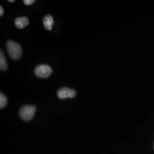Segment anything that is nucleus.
I'll return each mask as SVG.
<instances>
[{
	"instance_id": "1",
	"label": "nucleus",
	"mask_w": 154,
	"mask_h": 154,
	"mask_svg": "<svg viewBox=\"0 0 154 154\" xmlns=\"http://www.w3.org/2000/svg\"><path fill=\"white\" fill-rule=\"evenodd\" d=\"M6 50L8 54L13 60H16L21 57L22 50L21 46L13 41H8L6 43Z\"/></svg>"
},
{
	"instance_id": "2",
	"label": "nucleus",
	"mask_w": 154,
	"mask_h": 154,
	"mask_svg": "<svg viewBox=\"0 0 154 154\" xmlns=\"http://www.w3.org/2000/svg\"><path fill=\"white\" fill-rule=\"evenodd\" d=\"M36 111V107L32 105L23 106L20 111V116L23 120L29 121L33 118Z\"/></svg>"
},
{
	"instance_id": "3",
	"label": "nucleus",
	"mask_w": 154,
	"mask_h": 154,
	"mask_svg": "<svg viewBox=\"0 0 154 154\" xmlns=\"http://www.w3.org/2000/svg\"><path fill=\"white\" fill-rule=\"evenodd\" d=\"M52 69L47 65H41L36 67L35 69V74L39 78H46L49 77L52 73Z\"/></svg>"
},
{
	"instance_id": "4",
	"label": "nucleus",
	"mask_w": 154,
	"mask_h": 154,
	"mask_svg": "<svg viewBox=\"0 0 154 154\" xmlns=\"http://www.w3.org/2000/svg\"><path fill=\"white\" fill-rule=\"evenodd\" d=\"M77 92L75 90L67 88H61L58 91L57 95L59 98L63 99L66 98H73L75 97Z\"/></svg>"
},
{
	"instance_id": "5",
	"label": "nucleus",
	"mask_w": 154,
	"mask_h": 154,
	"mask_svg": "<svg viewBox=\"0 0 154 154\" xmlns=\"http://www.w3.org/2000/svg\"><path fill=\"white\" fill-rule=\"evenodd\" d=\"M14 23L17 28L23 29L28 25V24L29 23V20L26 17H18L15 20Z\"/></svg>"
},
{
	"instance_id": "6",
	"label": "nucleus",
	"mask_w": 154,
	"mask_h": 154,
	"mask_svg": "<svg viewBox=\"0 0 154 154\" xmlns=\"http://www.w3.org/2000/svg\"><path fill=\"white\" fill-rule=\"evenodd\" d=\"M44 27L48 30H51L54 24V20L50 15H46L43 20Z\"/></svg>"
},
{
	"instance_id": "7",
	"label": "nucleus",
	"mask_w": 154,
	"mask_h": 154,
	"mask_svg": "<svg viewBox=\"0 0 154 154\" xmlns=\"http://www.w3.org/2000/svg\"><path fill=\"white\" fill-rule=\"evenodd\" d=\"M8 69V65L6 63L5 55L3 51L1 50L0 51V69L2 71H5Z\"/></svg>"
},
{
	"instance_id": "8",
	"label": "nucleus",
	"mask_w": 154,
	"mask_h": 154,
	"mask_svg": "<svg viewBox=\"0 0 154 154\" xmlns=\"http://www.w3.org/2000/svg\"><path fill=\"white\" fill-rule=\"evenodd\" d=\"M8 99L5 95L2 93L0 94V108H4L7 105Z\"/></svg>"
},
{
	"instance_id": "9",
	"label": "nucleus",
	"mask_w": 154,
	"mask_h": 154,
	"mask_svg": "<svg viewBox=\"0 0 154 154\" xmlns=\"http://www.w3.org/2000/svg\"><path fill=\"white\" fill-rule=\"evenodd\" d=\"M35 2V0H24L23 2L26 5H30L31 4H33Z\"/></svg>"
},
{
	"instance_id": "10",
	"label": "nucleus",
	"mask_w": 154,
	"mask_h": 154,
	"mask_svg": "<svg viewBox=\"0 0 154 154\" xmlns=\"http://www.w3.org/2000/svg\"><path fill=\"white\" fill-rule=\"evenodd\" d=\"M3 14H4V9L1 6H0V16H2L3 15Z\"/></svg>"
},
{
	"instance_id": "11",
	"label": "nucleus",
	"mask_w": 154,
	"mask_h": 154,
	"mask_svg": "<svg viewBox=\"0 0 154 154\" xmlns=\"http://www.w3.org/2000/svg\"><path fill=\"white\" fill-rule=\"evenodd\" d=\"M8 1H9V2H15V1H14V0H9Z\"/></svg>"
}]
</instances>
